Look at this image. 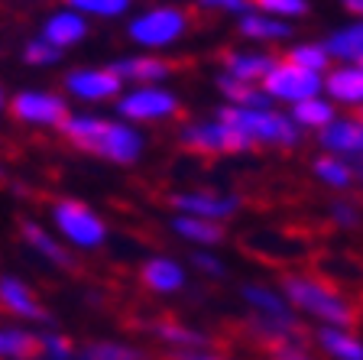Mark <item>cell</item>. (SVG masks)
I'll return each mask as SVG.
<instances>
[{
    "label": "cell",
    "mask_w": 363,
    "mask_h": 360,
    "mask_svg": "<svg viewBox=\"0 0 363 360\" xmlns=\"http://www.w3.org/2000/svg\"><path fill=\"white\" fill-rule=\"evenodd\" d=\"M111 107L121 120L143 130L150 124H169V120L179 117L182 98L169 84H127Z\"/></svg>",
    "instance_id": "7"
},
{
    "label": "cell",
    "mask_w": 363,
    "mask_h": 360,
    "mask_svg": "<svg viewBox=\"0 0 363 360\" xmlns=\"http://www.w3.org/2000/svg\"><path fill=\"white\" fill-rule=\"evenodd\" d=\"M189 270L201 273L204 279H224L227 276V263L218 250H191L189 253Z\"/></svg>",
    "instance_id": "37"
},
{
    "label": "cell",
    "mask_w": 363,
    "mask_h": 360,
    "mask_svg": "<svg viewBox=\"0 0 363 360\" xmlns=\"http://www.w3.org/2000/svg\"><path fill=\"white\" fill-rule=\"evenodd\" d=\"M113 75L123 84H166L172 78V62L156 53H127L111 62Z\"/></svg>",
    "instance_id": "17"
},
{
    "label": "cell",
    "mask_w": 363,
    "mask_h": 360,
    "mask_svg": "<svg viewBox=\"0 0 363 360\" xmlns=\"http://www.w3.org/2000/svg\"><path fill=\"white\" fill-rule=\"evenodd\" d=\"M191 30L189 10L175 7V4H152L146 10H136L127 20V39L140 53L162 55L166 49L179 45Z\"/></svg>",
    "instance_id": "6"
},
{
    "label": "cell",
    "mask_w": 363,
    "mask_h": 360,
    "mask_svg": "<svg viewBox=\"0 0 363 360\" xmlns=\"http://www.w3.org/2000/svg\"><path fill=\"white\" fill-rule=\"evenodd\" d=\"M146 331L179 360H189L195 354L211 351V334L208 331L195 328V324H185V322H175V318H156V322L146 324Z\"/></svg>",
    "instance_id": "16"
},
{
    "label": "cell",
    "mask_w": 363,
    "mask_h": 360,
    "mask_svg": "<svg viewBox=\"0 0 363 360\" xmlns=\"http://www.w3.org/2000/svg\"><path fill=\"white\" fill-rule=\"evenodd\" d=\"M7 114L26 130H55L65 124V117L72 114V104L65 101L62 91L52 88H20L10 94Z\"/></svg>",
    "instance_id": "9"
},
{
    "label": "cell",
    "mask_w": 363,
    "mask_h": 360,
    "mask_svg": "<svg viewBox=\"0 0 363 360\" xmlns=\"http://www.w3.org/2000/svg\"><path fill=\"white\" fill-rule=\"evenodd\" d=\"M169 204L175 214H191V218L224 224L240 214L243 198L237 192H220V188H179L169 195Z\"/></svg>",
    "instance_id": "12"
},
{
    "label": "cell",
    "mask_w": 363,
    "mask_h": 360,
    "mask_svg": "<svg viewBox=\"0 0 363 360\" xmlns=\"http://www.w3.org/2000/svg\"><path fill=\"white\" fill-rule=\"evenodd\" d=\"M357 65H363V59H360V62H357Z\"/></svg>",
    "instance_id": "45"
},
{
    "label": "cell",
    "mask_w": 363,
    "mask_h": 360,
    "mask_svg": "<svg viewBox=\"0 0 363 360\" xmlns=\"http://www.w3.org/2000/svg\"><path fill=\"white\" fill-rule=\"evenodd\" d=\"M321 43H325L334 65H354L363 59V20L344 23V26L328 33Z\"/></svg>",
    "instance_id": "26"
},
{
    "label": "cell",
    "mask_w": 363,
    "mask_h": 360,
    "mask_svg": "<svg viewBox=\"0 0 363 360\" xmlns=\"http://www.w3.org/2000/svg\"><path fill=\"white\" fill-rule=\"evenodd\" d=\"M201 10H214V13H234L243 16L250 10V0H195Z\"/></svg>",
    "instance_id": "39"
},
{
    "label": "cell",
    "mask_w": 363,
    "mask_h": 360,
    "mask_svg": "<svg viewBox=\"0 0 363 360\" xmlns=\"http://www.w3.org/2000/svg\"><path fill=\"white\" fill-rule=\"evenodd\" d=\"M45 224L55 231V237L65 244L72 253H98L111 240V224L98 208H91L84 198H55L49 204Z\"/></svg>",
    "instance_id": "4"
},
{
    "label": "cell",
    "mask_w": 363,
    "mask_h": 360,
    "mask_svg": "<svg viewBox=\"0 0 363 360\" xmlns=\"http://www.w3.org/2000/svg\"><path fill=\"white\" fill-rule=\"evenodd\" d=\"M0 315L13 318L16 324H30V328L49 322V312L39 293L16 273H0Z\"/></svg>",
    "instance_id": "13"
},
{
    "label": "cell",
    "mask_w": 363,
    "mask_h": 360,
    "mask_svg": "<svg viewBox=\"0 0 363 360\" xmlns=\"http://www.w3.org/2000/svg\"><path fill=\"white\" fill-rule=\"evenodd\" d=\"M325 98L334 107H347V111H363V65H334L325 75Z\"/></svg>",
    "instance_id": "20"
},
{
    "label": "cell",
    "mask_w": 363,
    "mask_h": 360,
    "mask_svg": "<svg viewBox=\"0 0 363 360\" xmlns=\"http://www.w3.org/2000/svg\"><path fill=\"white\" fill-rule=\"evenodd\" d=\"M276 55L266 53V49H227L220 55V72L237 82H247V84H259L266 75H269V68L276 65Z\"/></svg>",
    "instance_id": "21"
},
{
    "label": "cell",
    "mask_w": 363,
    "mask_h": 360,
    "mask_svg": "<svg viewBox=\"0 0 363 360\" xmlns=\"http://www.w3.org/2000/svg\"><path fill=\"white\" fill-rule=\"evenodd\" d=\"M0 182H4V165H0Z\"/></svg>",
    "instance_id": "44"
},
{
    "label": "cell",
    "mask_w": 363,
    "mask_h": 360,
    "mask_svg": "<svg viewBox=\"0 0 363 360\" xmlns=\"http://www.w3.org/2000/svg\"><path fill=\"white\" fill-rule=\"evenodd\" d=\"M279 289L302 322H311L315 328H354L357 312L350 299L315 273H286Z\"/></svg>",
    "instance_id": "2"
},
{
    "label": "cell",
    "mask_w": 363,
    "mask_h": 360,
    "mask_svg": "<svg viewBox=\"0 0 363 360\" xmlns=\"http://www.w3.org/2000/svg\"><path fill=\"white\" fill-rule=\"evenodd\" d=\"M269 360H321L308 347V341H282L269 347Z\"/></svg>",
    "instance_id": "38"
},
{
    "label": "cell",
    "mask_w": 363,
    "mask_h": 360,
    "mask_svg": "<svg viewBox=\"0 0 363 360\" xmlns=\"http://www.w3.org/2000/svg\"><path fill=\"white\" fill-rule=\"evenodd\" d=\"M318 150L328 156H340L347 163L363 159V117L360 114H337L321 133L315 136Z\"/></svg>",
    "instance_id": "15"
},
{
    "label": "cell",
    "mask_w": 363,
    "mask_h": 360,
    "mask_svg": "<svg viewBox=\"0 0 363 360\" xmlns=\"http://www.w3.org/2000/svg\"><path fill=\"white\" fill-rule=\"evenodd\" d=\"M328 221H331L334 227H340V231H357V227L363 224L360 202H354V198H347V195H337L328 204Z\"/></svg>",
    "instance_id": "35"
},
{
    "label": "cell",
    "mask_w": 363,
    "mask_h": 360,
    "mask_svg": "<svg viewBox=\"0 0 363 360\" xmlns=\"http://www.w3.org/2000/svg\"><path fill=\"white\" fill-rule=\"evenodd\" d=\"M311 175H315L318 185L331 188L337 195H347L350 188L357 185V165L340 156H328V153H318L311 159Z\"/></svg>",
    "instance_id": "25"
},
{
    "label": "cell",
    "mask_w": 363,
    "mask_h": 360,
    "mask_svg": "<svg viewBox=\"0 0 363 360\" xmlns=\"http://www.w3.org/2000/svg\"><path fill=\"white\" fill-rule=\"evenodd\" d=\"M78 360H146V351L121 338H91L78 347Z\"/></svg>",
    "instance_id": "29"
},
{
    "label": "cell",
    "mask_w": 363,
    "mask_h": 360,
    "mask_svg": "<svg viewBox=\"0 0 363 360\" xmlns=\"http://www.w3.org/2000/svg\"><path fill=\"white\" fill-rule=\"evenodd\" d=\"M344 7H347L357 20H363V0H344Z\"/></svg>",
    "instance_id": "40"
},
{
    "label": "cell",
    "mask_w": 363,
    "mask_h": 360,
    "mask_svg": "<svg viewBox=\"0 0 363 360\" xmlns=\"http://www.w3.org/2000/svg\"><path fill=\"white\" fill-rule=\"evenodd\" d=\"M263 94L272 101L276 107H292L298 101H308L325 94V75H315V72H305V68L292 65V62L279 59L269 68V75L259 82Z\"/></svg>",
    "instance_id": "11"
},
{
    "label": "cell",
    "mask_w": 363,
    "mask_h": 360,
    "mask_svg": "<svg viewBox=\"0 0 363 360\" xmlns=\"http://www.w3.org/2000/svg\"><path fill=\"white\" fill-rule=\"evenodd\" d=\"M214 88H218V94L224 98V104H234V107H276L263 94V88H259V84L237 82V78L224 75V72L214 78Z\"/></svg>",
    "instance_id": "30"
},
{
    "label": "cell",
    "mask_w": 363,
    "mask_h": 360,
    "mask_svg": "<svg viewBox=\"0 0 363 360\" xmlns=\"http://www.w3.org/2000/svg\"><path fill=\"white\" fill-rule=\"evenodd\" d=\"M237 33H240L247 43L276 45V43H289V39H292V23L266 16V13H259V10H247L243 16H237Z\"/></svg>",
    "instance_id": "23"
},
{
    "label": "cell",
    "mask_w": 363,
    "mask_h": 360,
    "mask_svg": "<svg viewBox=\"0 0 363 360\" xmlns=\"http://www.w3.org/2000/svg\"><path fill=\"white\" fill-rule=\"evenodd\" d=\"M23 65H30V68H39V72H45V68H55L62 59H65V53H59L55 45H49L45 39L33 36L23 43V53H20Z\"/></svg>",
    "instance_id": "34"
},
{
    "label": "cell",
    "mask_w": 363,
    "mask_h": 360,
    "mask_svg": "<svg viewBox=\"0 0 363 360\" xmlns=\"http://www.w3.org/2000/svg\"><path fill=\"white\" fill-rule=\"evenodd\" d=\"M179 143L195 156H247V153H253V146L218 114L182 124Z\"/></svg>",
    "instance_id": "8"
},
{
    "label": "cell",
    "mask_w": 363,
    "mask_h": 360,
    "mask_svg": "<svg viewBox=\"0 0 363 360\" xmlns=\"http://www.w3.org/2000/svg\"><path fill=\"white\" fill-rule=\"evenodd\" d=\"M315 347L325 360H363V338L354 328H315Z\"/></svg>",
    "instance_id": "24"
},
{
    "label": "cell",
    "mask_w": 363,
    "mask_h": 360,
    "mask_svg": "<svg viewBox=\"0 0 363 360\" xmlns=\"http://www.w3.org/2000/svg\"><path fill=\"white\" fill-rule=\"evenodd\" d=\"M0 360H36V328L0 324Z\"/></svg>",
    "instance_id": "28"
},
{
    "label": "cell",
    "mask_w": 363,
    "mask_h": 360,
    "mask_svg": "<svg viewBox=\"0 0 363 360\" xmlns=\"http://www.w3.org/2000/svg\"><path fill=\"white\" fill-rule=\"evenodd\" d=\"M0 324H4V322H0Z\"/></svg>",
    "instance_id": "46"
},
{
    "label": "cell",
    "mask_w": 363,
    "mask_h": 360,
    "mask_svg": "<svg viewBox=\"0 0 363 360\" xmlns=\"http://www.w3.org/2000/svg\"><path fill=\"white\" fill-rule=\"evenodd\" d=\"M127 84L113 75L111 65H72L62 75L59 91L65 94V101L72 104H84V107H101V104H113L121 98V91Z\"/></svg>",
    "instance_id": "10"
},
{
    "label": "cell",
    "mask_w": 363,
    "mask_h": 360,
    "mask_svg": "<svg viewBox=\"0 0 363 360\" xmlns=\"http://www.w3.org/2000/svg\"><path fill=\"white\" fill-rule=\"evenodd\" d=\"M240 302L247 308V331L266 347L282 344V341H308L305 322L292 312L279 285L247 279L240 285Z\"/></svg>",
    "instance_id": "3"
},
{
    "label": "cell",
    "mask_w": 363,
    "mask_h": 360,
    "mask_svg": "<svg viewBox=\"0 0 363 360\" xmlns=\"http://www.w3.org/2000/svg\"><path fill=\"white\" fill-rule=\"evenodd\" d=\"M250 10H259V13H266V16L292 23L308 13V0H250Z\"/></svg>",
    "instance_id": "36"
},
{
    "label": "cell",
    "mask_w": 363,
    "mask_h": 360,
    "mask_svg": "<svg viewBox=\"0 0 363 360\" xmlns=\"http://www.w3.org/2000/svg\"><path fill=\"white\" fill-rule=\"evenodd\" d=\"M189 360H227V357H220V354H214V351H204V354H195V357H189Z\"/></svg>",
    "instance_id": "41"
},
{
    "label": "cell",
    "mask_w": 363,
    "mask_h": 360,
    "mask_svg": "<svg viewBox=\"0 0 363 360\" xmlns=\"http://www.w3.org/2000/svg\"><path fill=\"white\" fill-rule=\"evenodd\" d=\"M59 133L72 150L111 165H136L146 156V133L113 111H72Z\"/></svg>",
    "instance_id": "1"
},
{
    "label": "cell",
    "mask_w": 363,
    "mask_h": 360,
    "mask_svg": "<svg viewBox=\"0 0 363 360\" xmlns=\"http://www.w3.org/2000/svg\"><path fill=\"white\" fill-rule=\"evenodd\" d=\"M218 117H224L243 140L257 150V146H272V150H295L302 143V133L292 124L289 111L282 107H234L220 104Z\"/></svg>",
    "instance_id": "5"
},
{
    "label": "cell",
    "mask_w": 363,
    "mask_h": 360,
    "mask_svg": "<svg viewBox=\"0 0 363 360\" xmlns=\"http://www.w3.org/2000/svg\"><path fill=\"white\" fill-rule=\"evenodd\" d=\"M88 33H91L88 16H82L72 7H59V10H52V13H45V20H43L36 36L45 39L49 45H55L59 53H68V49L82 45L84 39H88Z\"/></svg>",
    "instance_id": "18"
},
{
    "label": "cell",
    "mask_w": 363,
    "mask_h": 360,
    "mask_svg": "<svg viewBox=\"0 0 363 360\" xmlns=\"http://www.w3.org/2000/svg\"><path fill=\"white\" fill-rule=\"evenodd\" d=\"M169 231H172L179 240H185L191 250H218L227 237L224 224H214V221H204V218H191V214H172Z\"/></svg>",
    "instance_id": "22"
},
{
    "label": "cell",
    "mask_w": 363,
    "mask_h": 360,
    "mask_svg": "<svg viewBox=\"0 0 363 360\" xmlns=\"http://www.w3.org/2000/svg\"><path fill=\"white\" fill-rule=\"evenodd\" d=\"M337 107L331 104V101L325 98V94H318V98H308V101H298V104L289 107V117H292V124L298 127V133H311L318 136L321 130L331 124L334 117H337Z\"/></svg>",
    "instance_id": "27"
},
{
    "label": "cell",
    "mask_w": 363,
    "mask_h": 360,
    "mask_svg": "<svg viewBox=\"0 0 363 360\" xmlns=\"http://www.w3.org/2000/svg\"><path fill=\"white\" fill-rule=\"evenodd\" d=\"M286 62H292V65L305 68V72H315V75H328V72L334 68V62H331V55H328L325 43H311V39L289 45Z\"/></svg>",
    "instance_id": "31"
},
{
    "label": "cell",
    "mask_w": 363,
    "mask_h": 360,
    "mask_svg": "<svg viewBox=\"0 0 363 360\" xmlns=\"http://www.w3.org/2000/svg\"><path fill=\"white\" fill-rule=\"evenodd\" d=\"M357 182H363V159L357 163Z\"/></svg>",
    "instance_id": "43"
},
{
    "label": "cell",
    "mask_w": 363,
    "mask_h": 360,
    "mask_svg": "<svg viewBox=\"0 0 363 360\" xmlns=\"http://www.w3.org/2000/svg\"><path fill=\"white\" fill-rule=\"evenodd\" d=\"M65 7L78 10L82 16H88V20H123V16H130V10H133V0H65Z\"/></svg>",
    "instance_id": "33"
},
{
    "label": "cell",
    "mask_w": 363,
    "mask_h": 360,
    "mask_svg": "<svg viewBox=\"0 0 363 360\" xmlns=\"http://www.w3.org/2000/svg\"><path fill=\"white\" fill-rule=\"evenodd\" d=\"M140 285H143L150 295H179L189 289V263H182L172 253H152L140 263Z\"/></svg>",
    "instance_id": "14"
},
{
    "label": "cell",
    "mask_w": 363,
    "mask_h": 360,
    "mask_svg": "<svg viewBox=\"0 0 363 360\" xmlns=\"http://www.w3.org/2000/svg\"><path fill=\"white\" fill-rule=\"evenodd\" d=\"M36 360H78V344L59 328H36Z\"/></svg>",
    "instance_id": "32"
},
{
    "label": "cell",
    "mask_w": 363,
    "mask_h": 360,
    "mask_svg": "<svg viewBox=\"0 0 363 360\" xmlns=\"http://www.w3.org/2000/svg\"><path fill=\"white\" fill-rule=\"evenodd\" d=\"M20 237H23V244H26V250H30L33 256H39L43 263H49V266H59V270H72V266H75V253H72V250L55 237L52 227L43 224V221L23 218Z\"/></svg>",
    "instance_id": "19"
},
{
    "label": "cell",
    "mask_w": 363,
    "mask_h": 360,
    "mask_svg": "<svg viewBox=\"0 0 363 360\" xmlns=\"http://www.w3.org/2000/svg\"><path fill=\"white\" fill-rule=\"evenodd\" d=\"M7 101H10V94L0 88V114H7Z\"/></svg>",
    "instance_id": "42"
}]
</instances>
